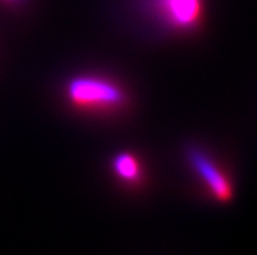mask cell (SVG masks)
<instances>
[{
  "instance_id": "obj_1",
  "label": "cell",
  "mask_w": 257,
  "mask_h": 255,
  "mask_svg": "<svg viewBox=\"0 0 257 255\" xmlns=\"http://www.w3.org/2000/svg\"><path fill=\"white\" fill-rule=\"evenodd\" d=\"M64 95L76 110L93 113H114L125 108L127 91L116 81L98 75H80L65 84Z\"/></svg>"
},
{
  "instance_id": "obj_2",
  "label": "cell",
  "mask_w": 257,
  "mask_h": 255,
  "mask_svg": "<svg viewBox=\"0 0 257 255\" xmlns=\"http://www.w3.org/2000/svg\"><path fill=\"white\" fill-rule=\"evenodd\" d=\"M187 160L201 182L219 202H228L232 197V185L217 163L205 151L197 147L187 150Z\"/></svg>"
},
{
  "instance_id": "obj_3",
  "label": "cell",
  "mask_w": 257,
  "mask_h": 255,
  "mask_svg": "<svg viewBox=\"0 0 257 255\" xmlns=\"http://www.w3.org/2000/svg\"><path fill=\"white\" fill-rule=\"evenodd\" d=\"M158 13L169 26L178 30H191L200 24L201 0H157Z\"/></svg>"
},
{
  "instance_id": "obj_4",
  "label": "cell",
  "mask_w": 257,
  "mask_h": 255,
  "mask_svg": "<svg viewBox=\"0 0 257 255\" xmlns=\"http://www.w3.org/2000/svg\"><path fill=\"white\" fill-rule=\"evenodd\" d=\"M112 169L120 180L137 184L143 177V168L139 159L131 152H120L112 160Z\"/></svg>"
},
{
  "instance_id": "obj_5",
  "label": "cell",
  "mask_w": 257,
  "mask_h": 255,
  "mask_svg": "<svg viewBox=\"0 0 257 255\" xmlns=\"http://www.w3.org/2000/svg\"><path fill=\"white\" fill-rule=\"evenodd\" d=\"M4 2H8V3H20L21 0H4Z\"/></svg>"
}]
</instances>
